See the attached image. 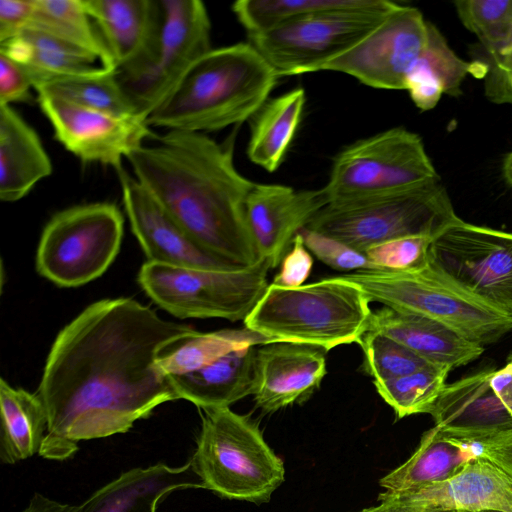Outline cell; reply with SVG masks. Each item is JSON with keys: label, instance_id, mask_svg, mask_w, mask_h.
Returning <instances> with one entry per match:
<instances>
[{"label": "cell", "instance_id": "obj_1", "mask_svg": "<svg viewBox=\"0 0 512 512\" xmlns=\"http://www.w3.org/2000/svg\"><path fill=\"white\" fill-rule=\"evenodd\" d=\"M191 330L128 298L85 308L59 332L46 360L37 395L48 424L39 455L66 460L80 441L125 433L157 406L178 399L156 354Z\"/></svg>", "mask_w": 512, "mask_h": 512}, {"label": "cell", "instance_id": "obj_2", "mask_svg": "<svg viewBox=\"0 0 512 512\" xmlns=\"http://www.w3.org/2000/svg\"><path fill=\"white\" fill-rule=\"evenodd\" d=\"M126 158L135 179L202 248L246 267L260 260L247 217L254 182L233 160L234 136L219 144L204 133L169 130Z\"/></svg>", "mask_w": 512, "mask_h": 512}, {"label": "cell", "instance_id": "obj_3", "mask_svg": "<svg viewBox=\"0 0 512 512\" xmlns=\"http://www.w3.org/2000/svg\"><path fill=\"white\" fill-rule=\"evenodd\" d=\"M278 75L250 43L211 49L148 116L151 127L204 133L250 120L269 99Z\"/></svg>", "mask_w": 512, "mask_h": 512}, {"label": "cell", "instance_id": "obj_4", "mask_svg": "<svg viewBox=\"0 0 512 512\" xmlns=\"http://www.w3.org/2000/svg\"><path fill=\"white\" fill-rule=\"evenodd\" d=\"M370 299L340 276L296 288L269 284L243 321L247 329L270 342H291L328 351L359 343L368 331Z\"/></svg>", "mask_w": 512, "mask_h": 512}, {"label": "cell", "instance_id": "obj_5", "mask_svg": "<svg viewBox=\"0 0 512 512\" xmlns=\"http://www.w3.org/2000/svg\"><path fill=\"white\" fill-rule=\"evenodd\" d=\"M370 301L437 321L481 346L512 330V317L479 299L429 264L416 271L361 270L341 275Z\"/></svg>", "mask_w": 512, "mask_h": 512}, {"label": "cell", "instance_id": "obj_6", "mask_svg": "<svg viewBox=\"0 0 512 512\" xmlns=\"http://www.w3.org/2000/svg\"><path fill=\"white\" fill-rule=\"evenodd\" d=\"M203 411L191 460L204 489L227 499L269 501L284 481L285 468L258 425L229 407Z\"/></svg>", "mask_w": 512, "mask_h": 512}, {"label": "cell", "instance_id": "obj_7", "mask_svg": "<svg viewBox=\"0 0 512 512\" xmlns=\"http://www.w3.org/2000/svg\"><path fill=\"white\" fill-rule=\"evenodd\" d=\"M211 49V22L202 1L158 0L157 24L147 47L114 75L137 116L146 121Z\"/></svg>", "mask_w": 512, "mask_h": 512}, {"label": "cell", "instance_id": "obj_8", "mask_svg": "<svg viewBox=\"0 0 512 512\" xmlns=\"http://www.w3.org/2000/svg\"><path fill=\"white\" fill-rule=\"evenodd\" d=\"M460 219L438 180L385 196L328 204L306 228L364 253L369 247L392 239L408 236L434 239Z\"/></svg>", "mask_w": 512, "mask_h": 512}, {"label": "cell", "instance_id": "obj_9", "mask_svg": "<svg viewBox=\"0 0 512 512\" xmlns=\"http://www.w3.org/2000/svg\"><path fill=\"white\" fill-rule=\"evenodd\" d=\"M438 180L420 136L394 127L343 148L333 159L323 190L328 204H344Z\"/></svg>", "mask_w": 512, "mask_h": 512}, {"label": "cell", "instance_id": "obj_10", "mask_svg": "<svg viewBox=\"0 0 512 512\" xmlns=\"http://www.w3.org/2000/svg\"><path fill=\"white\" fill-rule=\"evenodd\" d=\"M271 266L227 270L169 266L147 261L138 274L146 294L178 318H222L244 321L268 288Z\"/></svg>", "mask_w": 512, "mask_h": 512}, {"label": "cell", "instance_id": "obj_11", "mask_svg": "<svg viewBox=\"0 0 512 512\" xmlns=\"http://www.w3.org/2000/svg\"><path fill=\"white\" fill-rule=\"evenodd\" d=\"M396 5L365 0L356 7L295 19L248 39L278 77L318 72L372 32Z\"/></svg>", "mask_w": 512, "mask_h": 512}, {"label": "cell", "instance_id": "obj_12", "mask_svg": "<svg viewBox=\"0 0 512 512\" xmlns=\"http://www.w3.org/2000/svg\"><path fill=\"white\" fill-rule=\"evenodd\" d=\"M123 226V215L113 203L78 205L55 214L39 241L38 273L61 287L100 277L119 251Z\"/></svg>", "mask_w": 512, "mask_h": 512}, {"label": "cell", "instance_id": "obj_13", "mask_svg": "<svg viewBox=\"0 0 512 512\" xmlns=\"http://www.w3.org/2000/svg\"><path fill=\"white\" fill-rule=\"evenodd\" d=\"M430 263L512 317V233L460 219L433 239Z\"/></svg>", "mask_w": 512, "mask_h": 512}, {"label": "cell", "instance_id": "obj_14", "mask_svg": "<svg viewBox=\"0 0 512 512\" xmlns=\"http://www.w3.org/2000/svg\"><path fill=\"white\" fill-rule=\"evenodd\" d=\"M427 39L428 21L420 10L397 4L372 32L322 71L341 72L377 89L405 90L406 77Z\"/></svg>", "mask_w": 512, "mask_h": 512}, {"label": "cell", "instance_id": "obj_15", "mask_svg": "<svg viewBox=\"0 0 512 512\" xmlns=\"http://www.w3.org/2000/svg\"><path fill=\"white\" fill-rule=\"evenodd\" d=\"M55 138L82 162H97L122 170V160L153 136L145 120L119 117L66 100L37 95Z\"/></svg>", "mask_w": 512, "mask_h": 512}, {"label": "cell", "instance_id": "obj_16", "mask_svg": "<svg viewBox=\"0 0 512 512\" xmlns=\"http://www.w3.org/2000/svg\"><path fill=\"white\" fill-rule=\"evenodd\" d=\"M118 172L125 212L149 262L215 270L239 268L202 248L135 178L123 170Z\"/></svg>", "mask_w": 512, "mask_h": 512}, {"label": "cell", "instance_id": "obj_17", "mask_svg": "<svg viewBox=\"0 0 512 512\" xmlns=\"http://www.w3.org/2000/svg\"><path fill=\"white\" fill-rule=\"evenodd\" d=\"M328 205L323 188L295 190L255 183L246 199V217L260 259L271 269L287 254L294 237Z\"/></svg>", "mask_w": 512, "mask_h": 512}, {"label": "cell", "instance_id": "obj_18", "mask_svg": "<svg viewBox=\"0 0 512 512\" xmlns=\"http://www.w3.org/2000/svg\"><path fill=\"white\" fill-rule=\"evenodd\" d=\"M325 352L291 342L256 346L252 392L256 405L265 412H275L306 400L326 375Z\"/></svg>", "mask_w": 512, "mask_h": 512}, {"label": "cell", "instance_id": "obj_19", "mask_svg": "<svg viewBox=\"0 0 512 512\" xmlns=\"http://www.w3.org/2000/svg\"><path fill=\"white\" fill-rule=\"evenodd\" d=\"M495 370L468 375L444 386L430 415L447 435L475 443L512 428V413L491 385Z\"/></svg>", "mask_w": 512, "mask_h": 512}, {"label": "cell", "instance_id": "obj_20", "mask_svg": "<svg viewBox=\"0 0 512 512\" xmlns=\"http://www.w3.org/2000/svg\"><path fill=\"white\" fill-rule=\"evenodd\" d=\"M190 488H204L192 460L181 466L137 467L97 489L77 512H156L169 494Z\"/></svg>", "mask_w": 512, "mask_h": 512}, {"label": "cell", "instance_id": "obj_21", "mask_svg": "<svg viewBox=\"0 0 512 512\" xmlns=\"http://www.w3.org/2000/svg\"><path fill=\"white\" fill-rule=\"evenodd\" d=\"M379 496L415 501L447 511L512 512V476L478 456L443 483L408 494L388 495L383 492Z\"/></svg>", "mask_w": 512, "mask_h": 512}, {"label": "cell", "instance_id": "obj_22", "mask_svg": "<svg viewBox=\"0 0 512 512\" xmlns=\"http://www.w3.org/2000/svg\"><path fill=\"white\" fill-rule=\"evenodd\" d=\"M406 346L428 363L451 370L474 361L484 347L430 318L384 306L372 311L369 329Z\"/></svg>", "mask_w": 512, "mask_h": 512}, {"label": "cell", "instance_id": "obj_23", "mask_svg": "<svg viewBox=\"0 0 512 512\" xmlns=\"http://www.w3.org/2000/svg\"><path fill=\"white\" fill-rule=\"evenodd\" d=\"M52 169L36 131L11 105L0 104V199L20 200Z\"/></svg>", "mask_w": 512, "mask_h": 512}, {"label": "cell", "instance_id": "obj_24", "mask_svg": "<svg viewBox=\"0 0 512 512\" xmlns=\"http://www.w3.org/2000/svg\"><path fill=\"white\" fill-rule=\"evenodd\" d=\"M478 457L473 443L451 437L438 427L426 431L411 457L380 479L388 495H403L443 483Z\"/></svg>", "mask_w": 512, "mask_h": 512}, {"label": "cell", "instance_id": "obj_25", "mask_svg": "<svg viewBox=\"0 0 512 512\" xmlns=\"http://www.w3.org/2000/svg\"><path fill=\"white\" fill-rule=\"evenodd\" d=\"M255 348H240L193 372L169 376L178 399L203 410L229 407L251 395Z\"/></svg>", "mask_w": 512, "mask_h": 512}, {"label": "cell", "instance_id": "obj_26", "mask_svg": "<svg viewBox=\"0 0 512 512\" xmlns=\"http://www.w3.org/2000/svg\"><path fill=\"white\" fill-rule=\"evenodd\" d=\"M479 71L485 76L486 65L461 59L438 28L428 22L426 46L406 77L405 90L416 107L427 111L438 104L443 94L459 96L465 77Z\"/></svg>", "mask_w": 512, "mask_h": 512}, {"label": "cell", "instance_id": "obj_27", "mask_svg": "<svg viewBox=\"0 0 512 512\" xmlns=\"http://www.w3.org/2000/svg\"><path fill=\"white\" fill-rule=\"evenodd\" d=\"M114 60L115 69L138 57L157 24L158 0H82Z\"/></svg>", "mask_w": 512, "mask_h": 512}, {"label": "cell", "instance_id": "obj_28", "mask_svg": "<svg viewBox=\"0 0 512 512\" xmlns=\"http://www.w3.org/2000/svg\"><path fill=\"white\" fill-rule=\"evenodd\" d=\"M0 53L27 71L33 88L51 78L93 74L106 69L96 64L99 60L90 52L29 27L13 39L1 43Z\"/></svg>", "mask_w": 512, "mask_h": 512}, {"label": "cell", "instance_id": "obj_29", "mask_svg": "<svg viewBox=\"0 0 512 512\" xmlns=\"http://www.w3.org/2000/svg\"><path fill=\"white\" fill-rule=\"evenodd\" d=\"M306 103L301 87L269 98L252 116L247 155L268 172L282 164L301 122Z\"/></svg>", "mask_w": 512, "mask_h": 512}, {"label": "cell", "instance_id": "obj_30", "mask_svg": "<svg viewBox=\"0 0 512 512\" xmlns=\"http://www.w3.org/2000/svg\"><path fill=\"white\" fill-rule=\"evenodd\" d=\"M0 460L15 464L39 454L47 431V414L37 394L13 388L0 379Z\"/></svg>", "mask_w": 512, "mask_h": 512}, {"label": "cell", "instance_id": "obj_31", "mask_svg": "<svg viewBox=\"0 0 512 512\" xmlns=\"http://www.w3.org/2000/svg\"><path fill=\"white\" fill-rule=\"evenodd\" d=\"M270 343L246 327L213 332H189L164 342L156 354V364L167 376L182 375L209 365L240 348Z\"/></svg>", "mask_w": 512, "mask_h": 512}, {"label": "cell", "instance_id": "obj_32", "mask_svg": "<svg viewBox=\"0 0 512 512\" xmlns=\"http://www.w3.org/2000/svg\"><path fill=\"white\" fill-rule=\"evenodd\" d=\"M28 27L49 33L90 52L104 68L115 70L112 55L82 0H34Z\"/></svg>", "mask_w": 512, "mask_h": 512}, {"label": "cell", "instance_id": "obj_33", "mask_svg": "<svg viewBox=\"0 0 512 512\" xmlns=\"http://www.w3.org/2000/svg\"><path fill=\"white\" fill-rule=\"evenodd\" d=\"M34 89L37 95L57 97L119 117L139 118L120 88L114 70L103 69L93 74L55 77L36 84Z\"/></svg>", "mask_w": 512, "mask_h": 512}, {"label": "cell", "instance_id": "obj_34", "mask_svg": "<svg viewBox=\"0 0 512 512\" xmlns=\"http://www.w3.org/2000/svg\"><path fill=\"white\" fill-rule=\"evenodd\" d=\"M365 0H240L232 11L248 35L315 13L356 7Z\"/></svg>", "mask_w": 512, "mask_h": 512}, {"label": "cell", "instance_id": "obj_35", "mask_svg": "<svg viewBox=\"0 0 512 512\" xmlns=\"http://www.w3.org/2000/svg\"><path fill=\"white\" fill-rule=\"evenodd\" d=\"M451 369L430 364L414 373L374 382L378 394L393 408L398 418L430 413Z\"/></svg>", "mask_w": 512, "mask_h": 512}, {"label": "cell", "instance_id": "obj_36", "mask_svg": "<svg viewBox=\"0 0 512 512\" xmlns=\"http://www.w3.org/2000/svg\"><path fill=\"white\" fill-rule=\"evenodd\" d=\"M359 344L364 354L363 367L374 382L396 379L430 365L406 346L380 332L368 330Z\"/></svg>", "mask_w": 512, "mask_h": 512}, {"label": "cell", "instance_id": "obj_37", "mask_svg": "<svg viewBox=\"0 0 512 512\" xmlns=\"http://www.w3.org/2000/svg\"><path fill=\"white\" fill-rule=\"evenodd\" d=\"M454 5L461 23L476 35L486 54L499 46L512 21V0H458Z\"/></svg>", "mask_w": 512, "mask_h": 512}, {"label": "cell", "instance_id": "obj_38", "mask_svg": "<svg viewBox=\"0 0 512 512\" xmlns=\"http://www.w3.org/2000/svg\"><path fill=\"white\" fill-rule=\"evenodd\" d=\"M433 238L408 236L392 239L364 251L376 269L389 271H416L426 267Z\"/></svg>", "mask_w": 512, "mask_h": 512}, {"label": "cell", "instance_id": "obj_39", "mask_svg": "<svg viewBox=\"0 0 512 512\" xmlns=\"http://www.w3.org/2000/svg\"><path fill=\"white\" fill-rule=\"evenodd\" d=\"M307 249L318 260L330 268L353 273L361 270L376 269L368 260L365 253L354 249L346 243L304 228L300 232Z\"/></svg>", "mask_w": 512, "mask_h": 512}, {"label": "cell", "instance_id": "obj_40", "mask_svg": "<svg viewBox=\"0 0 512 512\" xmlns=\"http://www.w3.org/2000/svg\"><path fill=\"white\" fill-rule=\"evenodd\" d=\"M312 266L313 257L298 233L293 239L290 251L284 256L272 284L284 288L300 287L308 279Z\"/></svg>", "mask_w": 512, "mask_h": 512}, {"label": "cell", "instance_id": "obj_41", "mask_svg": "<svg viewBox=\"0 0 512 512\" xmlns=\"http://www.w3.org/2000/svg\"><path fill=\"white\" fill-rule=\"evenodd\" d=\"M31 88L33 83L27 71L0 53V104L28 101Z\"/></svg>", "mask_w": 512, "mask_h": 512}, {"label": "cell", "instance_id": "obj_42", "mask_svg": "<svg viewBox=\"0 0 512 512\" xmlns=\"http://www.w3.org/2000/svg\"><path fill=\"white\" fill-rule=\"evenodd\" d=\"M33 10L34 0H0V44L28 27Z\"/></svg>", "mask_w": 512, "mask_h": 512}, {"label": "cell", "instance_id": "obj_43", "mask_svg": "<svg viewBox=\"0 0 512 512\" xmlns=\"http://www.w3.org/2000/svg\"><path fill=\"white\" fill-rule=\"evenodd\" d=\"M477 454L512 476V428L473 443Z\"/></svg>", "mask_w": 512, "mask_h": 512}, {"label": "cell", "instance_id": "obj_44", "mask_svg": "<svg viewBox=\"0 0 512 512\" xmlns=\"http://www.w3.org/2000/svg\"><path fill=\"white\" fill-rule=\"evenodd\" d=\"M487 56L485 75H500L512 70V21L503 41Z\"/></svg>", "mask_w": 512, "mask_h": 512}, {"label": "cell", "instance_id": "obj_45", "mask_svg": "<svg viewBox=\"0 0 512 512\" xmlns=\"http://www.w3.org/2000/svg\"><path fill=\"white\" fill-rule=\"evenodd\" d=\"M487 98L497 104H512V70L500 75H485Z\"/></svg>", "mask_w": 512, "mask_h": 512}, {"label": "cell", "instance_id": "obj_46", "mask_svg": "<svg viewBox=\"0 0 512 512\" xmlns=\"http://www.w3.org/2000/svg\"><path fill=\"white\" fill-rule=\"evenodd\" d=\"M381 504L360 512H456L432 507L423 503L389 497H380Z\"/></svg>", "mask_w": 512, "mask_h": 512}, {"label": "cell", "instance_id": "obj_47", "mask_svg": "<svg viewBox=\"0 0 512 512\" xmlns=\"http://www.w3.org/2000/svg\"><path fill=\"white\" fill-rule=\"evenodd\" d=\"M79 505L62 503L35 493L21 512H77Z\"/></svg>", "mask_w": 512, "mask_h": 512}, {"label": "cell", "instance_id": "obj_48", "mask_svg": "<svg viewBox=\"0 0 512 512\" xmlns=\"http://www.w3.org/2000/svg\"><path fill=\"white\" fill-rule=\"evenodd\" d=\"M502 173L506 183L512 187V152L508 153L503 160Z\"/></svg>", "mask_w": 512, "mask_h": 512}, {"label": "cell", "instance_id": "obj_49", "mask_svg": "<svg viewBox=\"0 0 512 512\" xmlns=\"http://www.w3.org/2000/svg\"><path fill=\"white\" fill-rule=\"evenodd\" d=\"M505 368L512 370V356L509 358V361H508L507 365L505 366Z\"/></svg>", "mask_w": 512, "mask_h": 512}, {"label": "cell", "instance_id": "obj_50", "mask_svg": "<svg viewBox=\"0 0 512 512\" xmlns=\"http://www.w3.org/2000/svg\"><path fill=\"white\" fill-rule=\"evenodd\" d=\"M475 512H504V511H498V510H482V511H475Z\"/></svg>", "mask_w": 512, "mask_h": 512}, {"label": "cell", "instance_id": "obj_51", "mask_svg": "<svg viewBox=\"0 0 512 512\" xmlns=\"http://www.w3.org/2000/svg\"><path fill=\"white\" fill-rule=\"evenodd\" d=\"M456 512H465V511H456Z\"/></svg>", "mask_w": 512, "mask_h": 512}]
</instances>
